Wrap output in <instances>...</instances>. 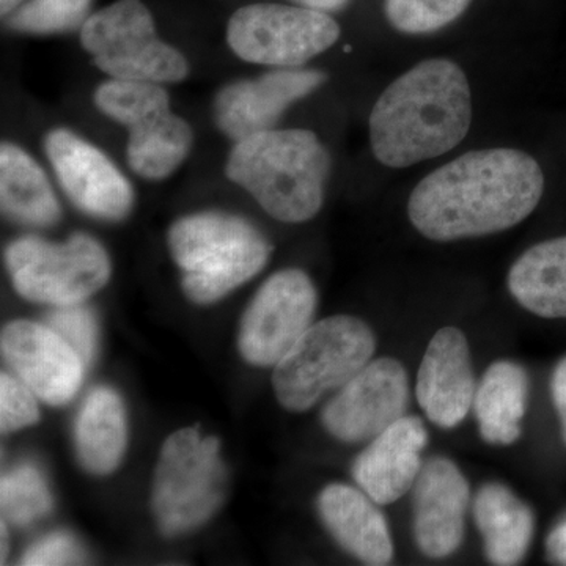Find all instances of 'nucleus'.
<instances>
[{
	"instance_id": "5",
	"label": "nucleus",
	"mask_w": 566,
	"mask_h": 566,
	"mask_svg": "<svg viewBox=\"0 0 566 566\" xmlns=\"http://www.w3.org/2000/svg\"><path fill=\"white\" fill-rule=\"evenodd\" d=\"M375 349L374 331L356 316H329L312 324L274 365L273 387L279 403L286 411H308L324 395L340 389L359 374Z\"/></svg>"
},
{
	"instance_id": "29",
	"label": "nucleus",
	"mask_w": 566,
	"mask_h": 566,
	"mask_svg": "<svg viewBox=\"0 0 566 566\" xmlns=\"http://www.w3.org/2000/svg\"><path fill=\"white\" fill-rule=\"evenodd\" d=\"M48 326L62 335L81 354L85 364L91 363L96 349V323L91 311L77 304L65 305L52 312Z\"/></svg>"
},
{
	"instance_id": "11",
	"label": "nucleus",
	"mask_w": 566,
	"mask_h": 566,
	"mask_svg": "<svg viewBox=\"0 0 566 566\" xmlns=\"http://www.w3.org/2000/svg\"><path fill=\"white\" fill-rule=\"evenodd\" d=\"M318 294L301 270H283L260 286L241 322V356L256 367L277 365L312 326Z\"/></svg>"
},
{
	"instance_id": "16",
	"label": "nucleus",
	"mask_w": 566,
	"mask_h": 566,
	"mask_svg": "<svg viewBox=\"0 0 566 566\" xmlns=\"http://www.w3.org/2000/svg\"><path fill=\"white\" fill-rule=\"evenodd\" d=\"M471 486L449 458H430L415 485V538L428 558H444L460 549Z\"/></svg>"
},
{
	"instance_id": "18",
	"label": "nucleus",
	"mask_w": 566,
	"mask_h": 566,
	"mask_svg": "<svg viewBox=\"0 0 566 566\" xmlns=\"http://www.w3.org/2000/svg\"><path fill=\"white\" fill-rule=\"evenodd\" d=\"M427 444L423 420L416 416L401 417L371 439L370 446L356 458L354 482L376 504H394L415 488Z\"/></svg>"
},
{
	"instance_id": "34",
	"label": "nucleus",
	"mask_w": 566,
	"mask_h": 566,
	"mask_svg": "<svg viewBox=\"0 0 566 566\" xmlns=\"http://www.w3.org/2000/svg\"><path fill=\"white\" fill-rule=\"evenodd\" d=\"M22 2H25V0H0V13H2V17H9L11 11L17 10Z\"/></svg>"
},
{
	"instance_id": "22",
	"label": "nucleus",
	"mask_w": 566,
	"mask_h": 566,
	"mask_svg": "<svg viewBox=\"0 0 566 566\" xmlns=\"http://www.w3.org/2000/svg\"><path fill=\"white\" fill-rule=\"evenodd\" d=\"M0 203L3 214L24 226H54L62 208L43 167L24 148L3 142L0 147Z\"/></svg>"
},
{
	"instance_id": "28",
	"label": "nucleus",
	"mask_w": 566,
	"mask_h": 566,
	"mask_svg": "<svg viewBox=\"0 0 566 566\" xmlns=\"http://www.w3.org/2000/svg\"><path fill=\"white\" fill-rule=\"evenodd\" d=\"M32 389L13 376H0V427L2 433L31 427L40 419L39 405Z\"/></svg>"
},
{
	"instance_id": "1",
	"label": "nucleus",
	"mask_w": 566,
	"mask_h": 566,
	"mask_svg": "<svg viewBox=\"0 0 566 566\" xmlns=\"http://www.w3.org/2000/svg\"><path fill=\"white\" fill-rule=\"evenodd\" d=\"M545 191L542 167L510 148L469 151L416 186L408 214L439 243L505 232L534 212Z\"/></svg>"
},
{
	"instance_id": "26",
	"label": "nucleus",
	"mask_w": 566,
	"mask_h": 566,
	"mask_svg": "<svg viewBox=\"0 0 566 566\" xmlns=\"http://www.w3.org/2000/svg\"><path fill=\"white\" fill-rule=\"evenodd\" d=\"M0 505L3 516L18 526H28L50 513V488L35 465H17L3 474L0 482Z\"/></svg>"
},
{
	"instance_id": "13",
	"label": "nucleus",
	"mask_w": 566,
	"mask_h": 566,
	"mask_svg": "<svg viewBox=\"0 0 566 566\" xmlns=\"http://www.w3.org/2000/svg\"><path fill=\"white\" fill-rule=\"evenodd\" d=\"M43 147L74 207L102 221H122L132 212V182L96 145L70 129L55 128L44 137Z\"/></svg>"
},
{
	"instance_id": "25",
	"label": "nucleus",
	"mask_w": 566,
	"mask_h": 566,
	"mask_svg": "<svg viewBox=\"0 0 566 566\" xmlns=\"http://www.w3.org/2000/svg\"><path fill=\"white\" fill-rule=\"evenodd\" d=\"M93 0H25L11 11V31L29 35H61L81 31L91 18Z\"/></svg>"
},
{
	"instance_id": "6",
	"label": "nucleus",
	"mask_w": 566,
	"mask_h": 566,
	"mask_svg": "<svg viewBox=\"0 0 566 566\" xmlns=\"http://www.w3.org/2000/svg\"><path fill=\"white\" fill-rule=\"evenodd\" d=\"M93 103L109 120L128 129L126 159L137 177L166 180L188 159L192 126L175 114L163 84L107 80L96 87Z\"/></svg>"
},
{
	"instance_id": "24",
	"label": "nucleus",
	"mask_w": 566,
	"mask_h": 566,
	"mask_svg": "<svg viewBox=\"0 0 566 566\" xmlns=\"http://www.w3.org/2000/svg\"><path fill=\"white\" fill-rule=\"evenodd\" d=\"M80 461L88 472L107 475L120 464L128 444L125 405L109 387L92 390L74 424Z\"/></svg>"
},
{
	"instance_id": "2",
	"label": "nucleus",
	"mask_w": 566,
	"mask_h": 566,
	"mask_svg": "<svg viewBox=\"0 0 566 566\" xmlns=\"http://www.w3.org/2000/svg\"><path fill=\"white\" fill-rule=\"evenodd\" d=\"M472 96L455 62L430 59L382 92L370 114V144L382 166L405 169L452 151L468 136Z\"/></svg>"
},
{
	"instance_id": "8",
	"label": "nucleus",
	"mask_w": 566,
	"mask_h": 566,
	"mask_svg": "<svg viewBox=\"0 0 566 566\" xmlns=\"http://www.w3.org/2000/svg\"><path fill=\"white\" fill-rule=\"evenodd\" d=\"M80 35L93 65L111 80L178 84L191 73L186 55L159 39L142 0H117L92 13Z\"/></svg>"
},
{
	"instance_id": "12",
	"label": "nucleus",
	"mask_w": 566,
	"mask_h": 566,
	"mask_svg": "<svg viewBox=\"0 0 566 566\" xmlns=\"http://www.w3.org/2000/svg\"><path fill=\"white\" fill-rule=\"evenodd\" d=\"M409 379L392 357L370 360L327 401L322 423L342 442L371 441L406 416Z\"/></svg>"
},
{
	"instance_id": "3",
	"label": "nucleus",
	"mask_w": 566,
	"mask_h": 566,
	"mask_svg": "<svg viewBox=\"0 0 566 566\" xmlns=\"http://www.w3.org/2000/svg\"><path fill=\"white\" fill-rule=\"evenodd\" d=\"M331 167L329 151L315 133L268 129L234 142L226 175L271 218L301 223L322 210Z\"/></svg>"
},
{
	"instance_id": "33",
	"label": "nucleus",
	"mask_w": 566,
	"mask_h": 566,
	"mask_svg": "<svg viewBox=\"0 0 566 566\" xmlns=\"http://www.w3.org/2000/svg\"><path fill=\"white\" fill-rule=\"evenodd\" d=\"M296 6L305 7V9L324 11H338L348 6L349 0H292Z\"/></svg>"
},
{
	"instance_id": "4",
	"label": "nucleus",
	"mask_w": 566,
	"mask_h": 566,
	"mask_svg": "<svg viewBox=\"0 0 566 566\" xmlns=\"http://www.w3.org/2000/svg\"><path fill=\"white\" fill-rule=\"evenodd\" d=\"M181 271V289L192 303L222 300L266 266L271 244L251 222L223 211L185 216L167 234Z\"/></svg>"
},
{
	"instance_id": "10",
	"label": "nucleus",
	"mask_w": 566,
	"mask_h": 566,
	"mask_svg": "<svg viewBox=\"0 0 566 566\" xmlns=\"http://www.w3.org/2000/svg\"><path fill=\"white\" fill-rule=\"evenodd\" d=\"M340 39V25L324 11L281 3H252L230 17L227 43L241 61L300 69Z\"/></svg>"
},
{
	"instance_id": "27",
	"label": "nucleus",
	"mask_w": 566,
	"mask_h": 566,
	"mask_svg": "<svg viewBox=\"0 0 566 566\" xmlns=\"http://www.w3.org/2000/svg\"><path fill=\"white\" fill-rule=\"evenodd\" d=\"M472 0H385L387 21L395 31L422 35L441 31L468 10Z\"/></svg>"
},
{
	"instance_id": "15",
	"label": "nucleus",
	"mask_w": 566,
	"mask_h": 566,
	"mask_svg": "<svg viewBox=\"0 0 566 566\" xmlns=\"http://www.w3.org/2000/svg\"><path fill=\"white\" fill-rule=\"evenodd\" d=\"M0 345L11 370L48 405L69 403L80 390L85 360L51 326L32 322L7 324Z\"/></svg>"
},
{
	"instance_id": "17",
	"label": "nucleus",
	"mask_w": 566,
	"mask_h": 566,
	"mask_svg": "<svg viewBox=\"0 0 566 566\" xmlns=\"http://www.w3.org/2000/svg\"><path fill=\"white\" fill-rule=\"evenodd\" d=\"M471 349L457 327L433 335L417 374L416 397L430 422L441 428L463 423L475 397Z\"/></svg>"
},
{
	"instance_id": "23",
	"label": "nucleus",
	"mask_w": 566,
	"mask_h": 566,
	"mask_svg": "<svg viewBox=\"0 0 566 566\" xmlns=\"http://www.w3.org/2000/svg\"><path fill=\"white\" fill-rule=\"evenodd\" d=\"M506 285L531 314L566 319V237L527 249L510 268Z\"/></svg>"
},
{
	"instance_id": "32",
	"label": "nucleus",
	"mask_w": 566,
	"mask_h": 566,
	"mask_svg": "<svg viewBox=\"0 0 566 566\" xmlns=\"http://www.w3.org/2000/svg\"><path fill=\"white\" fill-rule=\"evenodd\" d=\"M546 554L554 564L566 565V520L547 535Z\"/></svg>"
},
{
	"instance_id": "20",
	"label": "nucleus",
	"mask_w": 566,
	"mask_h": 566,
	"mask_svg": "<svg viewBox=\"0 0 566 566\" xmlns=\"http://www.w3.org/2000/svg\"><path fill=\"white\" fill-rule=\"evenodd\" d=\"M474 517L482 534L488 560L517 565L526 557L535 532V516L510 488L486 483L476 491Z\"/></svg>"
},
{
	"instance_id": "14",
	"label": "nucleus",
	"mask_w": 566,
	"mask_h": 566,
	"mask_svg": "<svg viewBox=\"0 0 566 566\" xmlns=\"http://www.w3.org/2000/svg\"><path fill=\"white\" fill-rule=\"evenodd\" d=\"M324 81L322 71L275 69L253 80L230 82L212 102L216 128L233 142L274 129L290 106L322 87Z\"/></svg>"
},
{
	"instance_id": "30",
	"label": "nucleus",
	"mask_w": 566,
	"mask_h": 566,
	"mask_svg": "<svg viewBox=\"0 0 566 566\" xmlns=\"http://www.w3.org/2000/svg\"><path fill=\"white\" fill-rule=\"evenodd\" d=\"M82 549L70 534H51L41 538L24 554L21 565H74L81 564Z\"/></svg>"
},
{
	"instance_id": "9",
	"label": "nucleus",
	"mask_w": 566,
	"mask_h": 566,
	"mask_svg": "<svg viewBox=\"0 0 566 566\" xmlns=\"http://www.w3.org/2000/svg\"><path fill=\"white\" fill-rule=\"evenodd\" d=\"M6 264L14 290L33 303L81 304L111 279V260L95 238L76 233L63 243L39 237L13 241Z\"/></svg>"
},
{
	"instance_id": "21",
	"label": "nucleus",
	"mask_w": 566,
	"mask_h": 566,
	"mask_svg": "<svg viewBox=\"0 0 566 566\" xmlns=\"http://www.w3.org/2000/svg\"><path fill=\"white\" fill-rule=\"evenodd\" d=\"M527 398L528 376L520 364H491L476 386L472 406L483 441L501 447L515 444L523 433Z\"/></svg>"
},
{
	"instance_id": "7",
	"label": "nucleus",
	"mask_w": 566,
	"mask_h": 566,
	"mask_svg": "<svg viewBox=\"0 0 566 566\" xmlns=\"http://www.w3.org/2000/svg\"><path fill=\"white\" fill-rule=\"evenodd\" d=\"M221 444L197 428L166 439L156 465L151 505L163 534H185L210 520L227 491Z\"/></svg>"
},
{
	"instance_id": "31",
	"label": "nucleus",
	"mask_w": 566,
	"mask_h": 566,
	"mask_svg": "<svg viewBox=\"0 0 566 566\" xmlns=\"http://www.w3.org/2000/svg\"><path fill=\"white\" fill-rule=\"evenodd\" d=\"M551 394H553L554 406H556L566 442V356L554 368L553 378H551Z\"/></svg>"
},
{
	"instance_id": "19",
	"label": "nucleus",
	"mask_w": 566,
	"mask_h": 566,
	"mask_svg": "<svg viewBox=\"0 0 566 566\" xmlns=\"http://www.w3.org/2000/svg\"><path fill=\"white\" fill-rule=\"evenodd\" d=\"M363 490L334 483L318 495L324 527L346 553L367 565H387L394 558L389 524Z\"/></svg>"
},
{
	"instance_id": "35",
	"label": "nucleus",
	"mask_w": 566,
	"mask_h": 566,
	"mask_svg": "<svg viewBox=\"0 0 566 566\" xmlns=\"http://www.w3.org/2000/svg\"><path fill=\"white\" fill-rule=\"evenodd\" d=\"M6 538H7L6 521H2V562H6V557H7Z\"/></svg>"
}]
</instances>
